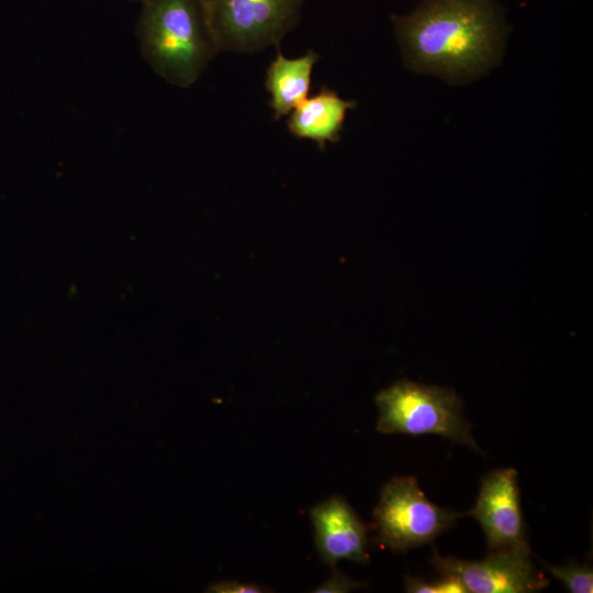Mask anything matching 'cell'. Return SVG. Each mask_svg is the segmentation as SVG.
Instances as JSON below:
<instances>
[{"instance_id":"1","label":"cell","mask_w":593,"mask_h":593,"mask_svg":"<svg viewBox=\"0 0 593 593\" xmlns=\"http://www.w3.org/2000/svg\"><path fill=\"white\" fill-rule=\"evenodd\" d=\"M391 21L404 66L449 85L488 74L500 63L508 33L496 0H421Z\"/></svg>"},{"instance_id":"2","label":"cell","mask_w":593,"mask_h":593,"mask_svg":"<svg viewBox=\"0 0 593 593\" xmlns=\"http://www.w3.org/2000/svg\"><path fill=\"white\" fill-rule=\"evenodd\" d=\"M135 34L153 71L189 88L220 53L202 0H145Z\"/></svg>"},{"instance_id":"3","label":"cell","mask_w":593,"mask_h":593,"mask_svg":"<svg viewBox=\"0 0 593 593\" xmlns=\"http://www.w3.org/2000/svg\"><path fill=\"white\" fill-rule=\"evenodd\" d=\"M376 404L380 433L435 434L482 454L462 416V403L450 389L401 380L379 392Z\"/></svg>"},{"instance_id":"4","label":"cell","mask_w":593,"mask_h":593,"mask_svg":"<svg viewBox=\"0 0 593 593\" xmlns=\"http://www.w3.org/2000/svg\"><path fill=\"white\" fill-rule=\"evenodd\" d=\"M220 52L255 54L299 23L304 0H202Z\"/></svg>"},{"instance_id":"5","label":"cell","mask_w":593,"mask_h":593,"mask_svg":"<svg viewBox=\"0 0 593 593\" xmlns=\"http://www.w3.org/2000/svg\"><path fill=\"white\" fill-rule=\"evenodd\" d=\"M462 515L432 503L414 477L391 478L373 511L378 541L399 552L432 542Z\"/></svg>"},{"instance_id":"6","label":"cell","mask_w":593,"mask_h":593,"mask_svg":"<svg viewBox=\"0 0 593 593\" xmlns=\"http://www.w3.org/2000/svg\"><path fill=\"white\" fill-rule=\"evenodd\" d=\"M441 575L457 578L470 593H529L545 589L549 580L530 560V549L491 550L482 560L440 557L430 560Z\"/></svg>"},{"instance_id":"7","label":"cell","mask_w":593,"mask_h":593,"mask_svg":"<svg viewBox=\"0 0 593 593\" xmlns=\"http://www.w3.org/2000/svg\"><path fill=\"white\" fill-rule=\"evenodd\" d=\"M470 515L482 527L490 550L529 549L523 518L517 471L513 468L488 473Z\"/></svg>"},{"instance_id":"8","label":"cell","mask_w":593,"mask_h":593,"mask_svg":"<svg viewBox=\"0 0 593 593\" xmlns=\"http://www.w3.org/2000/svg\"><path fill=\"white\" fill-rule=\"evenodd\" d=\"M315 547L321 560L331 568L340 560L367 563V528L349 504L332 496L310 512Z\"/></svg>"},{"instance_id":"9","label":"cell","mask_w":593,"mask_h":593,"mask_svg":"<svg viewBox=\"0 0 593 593\" xmlns=\"http://www.w3.org/2000/svg\"><path fill=\"white\" fill-rule=\"evenodd\" d=\"M357 105L355 100H346L326 87H320L317 93L307 97L289 114L287 121L291 135L310 139L324 149L326 143H336L340 138L347 112Z\"/></svg>"},{"instance_id":"10","label":"cell","mask_w":593,"mask_h":593,"mask_svg":"<svg viewBox=\"0 0 593 593\" xmlns=\"http://www.w3.org/2000/svg\"><path fill=\"white\" fill-rule=\"evenodd\" d=\"M320 56L313 49L295 58H287L278 49L268 65L265 88L273 119L289 115L309 96L314 65Z\"/></svg>"},{"instance_id":"11","label":"cell","mask_w":593,"mask_h":593,"mask_svg":"<svg viewBox=\"0 0 593 593\" xmlns=\"http://www.w3.org/2000/svg\"><path fill=\"white\" fill-rule=\"evenodd\" d=\"M547 571L561 581L569 592L592 593L593 592V570L589 566H580L575 562L566 566H551L541 561Z\"/></svg>"},{"instance_id":"12","label":"cell","mask_w":593,"mask_h":593,"mask_svg":"<svg viewBox=\"0 0 593 593\" xmlns=\"http://www.w3.org/2000/svg\"><path fill=\"white\" fill-rule=\"evenodd\" d=\"M440 580L427 582L421 578L406 577L404 581L405 592L411 593H465L467 590L462 583L454 577L441 575Z\"/></svg>"},{"instance_id":"13","label":"cell","mask_w":593,"mask_h":593,"mask_svg":"<svg viewBox=\"0 0 593 593\" xmlns=\"http://www.w3.org/2000/svg\"><path fill=\"white\" fill-rule=\"evenodd\" d=\"M333 569L334 570L331 577L320 586L315 588L312 592L346 593L361 586L360 583L349 579L348 577L336 570L335 567H333Z\"/></svg>"},{"instance_id":"14","label":"cell","mask_w":593,"mask_h":593,"mask_svg":"<svg viewBox=\"0 0 593 593\" xmlns=\"http://www.w3.org/2000/svg\"><path fill=\"white\" fill-rule=\"evenodd\" d=\"M210 592L216 593H261L268 590H264L254 583H244L238 581H222L212 585Z\"/></svg>"},{"instance_id":"15","label":"cell","mask_w":593,"mask_h":593,"mask_svg":"<svg viewBox=\"0 0 593 593\" xmlns=\"http://www.w3.org/2000/svg\"><path fill=\"white\" fill-rule=\"evenodd\" d=\"M126 1H131V2H138V3H142L143 1L145 0H126Z\"/></svg>"}]
</instances>
